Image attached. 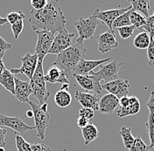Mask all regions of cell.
I'll return each mask as SVG.
<instances>
[{
	"instance_id": "obj_1",
	"label": "cell",
	"mask_w": 154,
	"mask_h": 151,
	"mask_svg": "<svg viewBox=\"0 0 154 151\" xmlns=\"http://www.w3.org/2000/svg\"><path fill=\"white\" fill-rule=\"evenodd\" d=\"M29 22L34 32L48 31L54 35L55 32L67 31L66 18L57 0L48 1L46 7L40 11L32 10Z\"/></svg>"
},
{
	"instance_id": "obj_2",
	"label": "cell",
	"mask_w": 154,
	"mask_h": 151,
	"mask_svg": "<svg viewBox=\"0 0 154 151\" xmlns=\"http://www.w3.org/2000/svg\"><path fill=\"white\" fill-rule=\"evenodd\" d=\"M86 53L87 49L84 47L83 40L77 38L76 43L75 45L67 48V50L58 55L57 59L54 64L60 66L66 72L68 78L73 76L74 71L79 63L85 59Z\"/></svg>"
},
{
	"instance_id": "obj_3",
	"label": "cell",
	"mask_w": 154,
	"mask_h": 151,
	"mask_svg": "<svg viewBox=\"0 0 154 151\" xmlns=\"http://www.w3.org/2000/svg\"><path fill=\"white\" fill-rule=\"evenodd\" d=\"M45 81V74L43 69V62H38L32 78L30 80V87L32 95L35 96L40 105L46 103L50 97Z\"/></svg>"
},
{
	"instance_id": "obj_4",
	"label": "cell",
	"mask_w": 154,
	"mask_h": 151,
	"mask_svg": "<svg viewBox=\"0 0 154 151\" xmlns=\"http://www.w3.org/2000/svg\"><path fill=\"white\" fill-rule=\"evenodd\" d=\"M32 107L34 118V129L37 131V136L40 140H44L46 130L50 122V114L48 113V106L47 103L38 106L32 101H29Z\"/></svg>"
},
{
	"instance_id": "obj_5",
	"label": "cell",
	"mask_w": 154,
	"mask_h": 151,
	"mask_svg": "<svg viewBox=\"0 0 154 151\" xmlns=\"http://www.w3.org/2000/svg\"><path fill=\"white\" fill-rule=\"evenodd\" d=\"M122 66L123 63H119L117 60H112L109 63L100 66V69L98 72L92 71L89 73V74L96 77L99 81L101 80H103L106 83H109L119 79L118 73Z\"/></svg>"
},
{
	"instance_id": "obj_6",
	"label": "cell",
	"mask_w": 154,
	"mask_h": 151,
	"mask_svg": "<svg viewBox=\"0 0 154 151\" xmlns=\"http://www.w3.org/2000/svg\"><path fill=\"white\" fill-rule=\"evenodd\" d=\"M99 24L100 21L96 18H93L92 16L88 19L81 18L78 21H75L74 23V26L78 32V38H81L83 41L86 39H93L96 33V27Z\"/></svg>"
},
{
	"instance_id": "obj_7",
	"label": "cell",
	"mask_w": 154,
	"mask_h": 151,
	"mask_svg": "<svg viewBox=\"0 0 154 151\" xmlns=\"http://www.w3.org/2000/svg\"><path fill=\"white\" fill-rule=\"evenodd\" d=\"M35 32L38 36L37 45L35 47V53L38 55V62H43L45 57L49 53L53 45L54 35L51 32L43 30L35 31Z\"/></svg>"
},
{
	"instance_id": "obj_8",
	"label": "cell",
	"mask_w": 154,
	"mask_h": 151,
	"mask_svg": "<svg viewBox=\"0 0 154 151\" xmlns=\"http://www.w3.org/2000/svg\"><path fill=\"white\" fill-rule=\"evenodd\" d=\"M19 60L22 62L20 68H11L10 72L12 74H25L31 80L34 74L36 67L38 65V55L36 53L31 54L26 53L25 56L19 57Z\"/></svg>"
},
{
	"instance_id": "obj_9",
	"label": "cell",
	"mask_w": 154,
	"mask_h": 151,
	"mask_svg": "<svg viewBox=\"0 0 154 151\" xmlns=\"http://www.w3.org/2000/svg\"><path fill=\"white\" fill-rule=\"evenodd\" d=\"M132 7L130 6V7H126V8H118V9L108 10V11H100L99 9H96V11L92 14V17L102 21L109 27V32H114V31L112 29V25H113L114 21L118 17H120L124 13L127 12Z\"/></svg>"
},
{
	"instance_id": "obj_10",
	"label": "cell",
	"mask_w": 154,
	"mask_h": 151,
	"mask_svg": "<svg viewBox=\"0 0 154 151\" xmlns=\"http://www.w3.org/2000/svg\"><path fill=\"white\" fill-rule=\"evenodd\" d=\"M75 37L74 33H69L67 31L58 32L57 35L54 36L53 45L48 53L59 55L67 48L73 46V38Z\"/></svg>"
},
{
	"instance_id": "obj_11",
	"label": "cell",
	"mask_w": 154,
	"mask_h": 151,
	"mask_svg": "<svg viewBox=\"0 0 154 151\" xmlns=\"http://www.w3.org/2000/svg\"><path fill=\"white\" fill-rule=\"evenodd\" d=\"M73 77L77 81L80 86H82L84 90H86L87 93H91L95 95H101L103 88L102 85L100 84V81L91 74L88 75H78L73 74Z\"/></svg>"
},
{
	"instance_id": "obj_12",
	"label": "cell",
	"mask_w": 154,
	"mask_h": 151,
	"mask_svg": "<svg viewBox=\"0 0 154 151\" xmlns=\"http://www.w3.org/2000/svg\"><path fill=\"white\" fill-rule=\"evenodd\" d=\"M0 126H5L13 129L22 136L26 131L33 130L34 127L28 126L24 122L19 116H6L0 113Z\"/></svg>"
},
{
	"instance_id": "obj_13",
	"label": "cell",
	"mask_w": 154,
	"mask_h": 151,
	"mask_svg": "<svg viewBox=\"0 0 154 151\" xmlns=\"http://www.w3.org/2000/svg\"><path fill=\"white\" fill-rule=\"evenodd\" d=\"M102 88L107 90L109 94L115 95L118 99L127 96L130 90V83L127 80L117 79L114 81L102 85Z\"/></svg>"
},
{
	"instance_id": "obj_14",
	"label": "cell",
	"mask_w": 154,
	"mask_h": 151,
	"mask_svg": "<svg viewBox=\"0 0 154 151\" xmlns=\"http://www.w3.org/2000/svg\"><path fill=\"white\" fill-rule=\"evenodd\" d=\"M98 50L101 53H107L118 47V42L114 32H105L97 36Z\"/></svg>"
},
{
	"instance_id": "obj_15",
	"label": "cell",
	"mask_w": 154,
	"mask_h": 151,
	"mask_svg": "<svg viewBox=\"0 0 154 151\" xmlns=\"http://www.w3.org/2000/svg\"><path fill=\"white\" fill-rule=\"evenodd\" d=\"M45 81L52 84L60 83L61 85L69 84V80L67 78L66 72L55 64H53L48 68V74L45 75Z\"/></svg>"
},
{
	"instance_id": "obj_16",
	"label": "cell",
	"mask_w": 154,
	"mask_h": 151,
	"mask_svg": "<svg viewBox=\"0 0 154 151\" xmlns=\"http://www.w3.org/2000/svg\"><path fill=\"white\" fill-rule=\"evenodd\" d=\"M76 101L84 108H89L94 111L99 110V101L100 99L98 95L91 93H82L76 91L75 94Z\"/></svg>"
},
{
	"instance_id": "obj_17",
	"label": "cell",
	"mask_w": 154,
	"mask_h": 151,
	"mask_svg": "<svg viewBox=\"0 0 154 151\" xmlns=\"http://www.w3.org/2000/svg\"><path fill=\"white\" fill-rule=\"evenodd\" d=\"M109 61H110L109 58L103 59H98V60H87V59H83L75 67L73 74L88 75L89 73L93 71V69H95L97 66H102L104 63H107Z\"/></svg>"
},
{
	"instance_id": "obj_18",
	"label": "cell",
	"mask_w": 154,
	"mask_h": 151,
	"mask_svg": "<svg viewBox=\"0 0 154 151\" xmlns=\"http://www.w3.org/2000/svg\"><path fill=\"white\" fill-rule=\"evenodd\" d=\"M32 95L30 81L20 80L19 79L15 78V95L16 99L23 103H28L29 97Z\"/></svg>"
},
{
	"instance_id": "obj_19",
	"label": "cell",
	"mask_w": 154,
	"mask_h": 151,
	"mask_svg": "<svg viewBox=\"0 0 154 151\" xmlns=\"http://www.w3.org/2000/svg\"><path fill=\"white\" fill-rule=\"evenodd\" d=\"M119 105V99L111 94L103 95L99 101V111L100 113L107 114L114 112L116 107Z\"/></svg>"
},
{
	"instance_id": "obj_20",
	"label": "cell",
	"mask_w": 154,
	"mask_h": 151,
	"mask_svg": "<svg viewBox=\"0 0 154 151\" xmlns=\"http://www.w3.org/2000/svg\"><path fill=\"white\" fill-rule=\"evenodd\" d=\"M139 110H140V102L138 99L135 96H131L129 104L125 107H119L116 111V115L120 118H124L130 115H135L138 113Z\"/></svg>"
},
{
	"instance_id": "obj_21",
	"label": "cell",
	"mask_w": 154,
	"mask_h": 151,
	"mask_svg": "<svg viewBox=\"0 0 154 151\" xmlns=\"http://www.w3.org/2000/svg\"><path fill=\"white\" fill-rule=\"evenodd\" d=\"M0 85L3 86L12 95H15V77L10 72V70L5 69L0 74Z\"/></svg>"
},
{
	"instance_id": "obj_22",
	"label": "cell",
	"mask_w": 154,
	"mask_h": 151,
	"mask_svg": "<svg viewBox=\"0 0 154 151\" xmlns=\"http://www.w3.org/2000/svg\"><path fill=\"white\" fill-rule=\"evenodd\" d=\"M82 136L84 139L85 145H88L89 143L94 142L100 135L97 128L93 123H89L85 128H82Z\"/></svg>"
},
{
	"instance_id": "obj_23",
	"label": "cell",
	"mask_w": 154,
	"mask_h": 151,
	"mask_svg": "<svg viewBox=\"0 0 154 151\" xmlns=\"http://www.w3.org/2000/svg\"><path fill=\"white\" fill-rule=\"evenodd\" d=\"M132 9L142 14L145 19L150 17L149 8H150V1L149 0H129Z\"/></svg>"
},
{
	"instance_id": "obj_24",
	"label": "cell",
	"mask_w": 154,
	"mask_h": 151,
	"mask_svg": "<svg viewBox=\"0 0 154 151\" xmlns=\"http://www.w3.org/2000/svg\"><path fill=\"white\" fill-rule=\"evenodd\" d=\"M72 101V96L67 90L60 89L54 95V102L60 107H67Z\"/></svg>"
},
{
	"instance_id": "obj_25",
	"label": "cell",
	"mask_w": 154,
	"mask_h": 151,
	"mask_svg": "<svg viewBox=\"0 0 154 151\" xmlns=\"http://www.w3.org/2000/svg\"><path fill=\"white\" fill-rule=\"evenodd\" d=\"M151 40L152 39L150 38L149 34L145 32H142L135 37L133 45L135 47L140 49V50L147 49L150 46Z\"/></svg>"
},
{
	"instance_id": "obj_26",
	"label": "cell",
	"mask_w": 154,
	"mask_h": 151,
	"mask_svg": "<svg viewBox=\"0 0 154 151\" xmlns=\"http://www.w3.org/2000/svg\"><path fill=\"white\" fill-rule=\"evenodd\" d=\"M119 134L123 139V142H124L125 149L130 150L132 148L135 142V139H136L131 134V129L127 127H123L119 132Z\"/></svg>"
},
{
	"instance_id": "obj_27",
	"label": "cell",
	"mask_w": 154,
	"mask_h": 151,
	"mask_svg": "<svg viewBox=\"0 0 154 151\" xmlns=\"http://www.w3.org/2000/svg\"><path fill=\"white\" fill-rule=\"evenodd\" d=\"M130 19H131V26H135L137 29L141 28L142 26H144L146 23V19L144 16L140 13H138L137 11H136L134 10H130Z\"/></svg>"
},
{
	"instance_id": "obj_28",
	"label": "cell",
	"mask_w": 154,
	"mask_h": 151,
	"mask_svg": "<svg viewBox=\"0 0 154 151\" xmlns=\"http://www.w3.org/2000/svg\"><path fill=\"white\" fill-rule=\"evenodd\" d=\"M129 26H131V19H130V11H128L127 12L124 13L123 15H121L120 17L116 19L112 25V29L114 30V28L118 29Z\"/></svg>"
},
{
	"instance_id": "obj_29",
	"label": "cell",
	"mask_w": 154,
	"mask_h": 151,
	"mask_svg": "<svg viewBox=\"0 0 154 151\" xmlns=\"http://www.w3.org/2000/svg\"><path fill=\"white\" fill-rule=\"evenodd\" d=\"M140 31H144L150 36L151 39H154V15L152 14L148 19H146V23L144 26L139 29Z\"/></svg>"
},
{
	"instance_id": "obj_30",
	"label": "cell",
	"mask_w": 154,
	"mask_h": 151,
	"mask_svg": "<svg viewBox=\"0 0 154 151\" xmlns=\"http://www.w3.org/2000/svg\"><path fill=\"white\" fill-rule=\"evenodd\" d=\"M25 19H26V15L21 11L10 12L9 14H7V18H6L7 22L9 24H11V26H12L13 24L17 23L19 20H24Z\"/></svg>"
},
{
	"instance_id": "obj_31",
	"label": "cell",
	"mask_w": 154,
	"mask_h": 151,
	"mask_svg": "<svg viewBox=\"0 0 154 151\" xmlns=\"http://www.w3.org/2000/svg\"><path fill=\"white\" fill-rule=\"evenodd\" d=\"M16 147L19 151H31V144L26 142L23 136L16 134L15 136Z\"/></svg>"
},
{
	"instance_id": "obj_32",
	"label": "cell",
	"mask_w": 154,
	"mask_h": 151,
	"mask_svg": "<svg viewBox=\"0 0 154 151\" xmlns=\"http://www.w3.org/2000/svg\"><path fill=\"white\" fill-rule=\"evenodd\" d=\"M149 147L145 144L144 141L141 139L140 136H137L135 139V142L132 146V148L130 149V151H149Z\"/></svg>"
},
{
	"instance_id": "obj_33",
	"label": "cell",
	"mask_w": 154,
	"mask_h": 151,
	"mask_svg": "<svg viewBox=\"0 0 154 151\" xmlns=\"http://www.w3.org/2000/svg\"><path fill=\"white\" fill-rule=\"evenodd\" d=\"M154 119L148 117V122L146 123V128H147V131L149 134V137H150V142L151 144L149 146V149H153L154 148Z\"/></svg>"
},
{
	"instance_id": "obj_34",
	"label": "cell",
	"mask_w": 154,
	"mask_h": 151,
	"mask_svg": "<svg viewBox=\"0 0 154 151\" xmlns=\"http://www.w3.org/2000/svg\"><path fill=\"white\" fill-rule=\"evenodd\" d=\"M135 29L136 27L133 26H125V27H121V28H118V32H119V35L122 39H127V38H131L134 32Z\"/></svg>"
},
{
	"instance_id": "obj_35",
	"label": "cell",
	"mask_w": 154,
	"mask_h": 151,
	"mask_svg": "<svg viewBox=\"0 0 154 151\" xmlns=\"http://www.w3.org/2000/svg\"><path fill=\"white\" fill-rule=\"evenodd\" d=\"M23 28H24V20H19L17 23H15L11 26V31H12V33L14 35L15 39L19 38L20 33L23 31Z\"/></svg>"
},
{
	"instance_id": "obj_36",
	"label": "cell",
	"mask_w": 154,
	"mask_h": 151,
	"mask_svg": "<svg viewBox=\"0 0 154 151\" xmlns=\"http://www.w3.org/2000/svg\"><path fill=\"white\" fill-rule=\"evenodd\" d=\"M94 116H95V111L92 110V109L82 107L79 111V117H83V118H85L89 122L93 119Z\"/></svg>"
},
{
	"instance_id": "obj_37",
	"label": "cell",
	"mask_w": 154,
	"mask_h": 151,
	"mask_svg": "<svg viewBox=\"0 0 154 151\" xmlns=\"http://www.w3.org/2000/svg\"><path fill=\"white\" fill-rule=\"evenodd\" d=\"M147 56H148V63L149 66H154V39L151 40L150 46L147 48Z\"/></svg>"
},
{
	"instance_id": "obj_38",
	"label": "cell",
	"mask_w": 154,
	"mask_h": 151,
	"mask_svg": "<svg viewBox=\"0 0 154 151\" xmlns=\"http://www.w3.org/2000/svg\"><path fill=\"white\" fill-rule=\"evenodd\" d=\"M11 47H12V46L0 36V58L1 59H3V57L5 56V52L7 50L11 49Z\"/></svg>"
},
{
	"instance_id": "obj_39",
	"label": "cell",
	"mask_w": 154,
	"mask_h": 151,
	"mask_svg": "<svg viewBox=\"0 0 154 151\" xmlns=\"http://www.w3.org/2000/svg\"><path fill=\"white\" fill-rule=\"evenodd\" d=\"M48 1L47 0H32L31 5L32 7V10L40 11L46 7V5H48Z\"/></svg>"
},
{
	"instance_id": "obj_40",
	"label": "cell",
	"mask_w": 154,
	"mask_h": 151,
	"mask_svg": "<svg viewBox=\"0 0 154 151\" xmlns=\"http://www.w3.org/2000/svg\"><path fill=\"white\" fill-rule=\"evenodd\" d=\"M146 106H147L149 112H150L148 117H151V118L154 119V91L151 92V96L149 98V101L146 103Z\"/></svg>"
},
{
	"instance_id": "obj_41",
	"label": "cell",
	"mask_w": 154,
	"mask_h": 151,
	"mask_svg": "<svg viewBox=\"0 0 154 151\" xmlns=\"http://www.w3.org/2000/svg\"><path fill=\"white\" fill-rule=\"evenodd\" d=\"M31 151H52L51 149L43 143H32L31 144Z\"/></svg>"
},
{
	"instance_id": "obj_42",
	"label": "cell",
	"mask_w": 154,
	"mask_h": 151,
	"mask_svg": "<svg viewBox=\"0 0 154 151\" xmlns=\"http://www.w3.org/2000/svg\"><path fill=\"white\" fill-rule=\"evenodd\" d=\"M7 134L6 129L0 128V148H5L6 142H5V135Z\"/></svg>"
},
{
	"instance_id": "obj_43",
	"label": "cell",
	"mask_w": 154,
	"mask_h": 151,
	"mask_svg": "<svg viewBox=\"0 0 154 151\" xmlns=\"http://www.w3.org/2000/svg\"><path fill=\"white\" fill-rule=\"evenodd\" d=\"M89 123H90V122L88 121L85 118H83V117H79L78 120H77V126H78L79 128H85V127L88 126Z\"/></svg>"
},
{
	"instance_id": "obj_44",
	"label": "cell",
	"mask_w": 154,
	"mask_h": 151,
	"mask_svg": "<svg viewBox=\"0 0 154 151\" xmlns=\"http://www.w3.org/2000/svg\"><path fill=\"white\" fill-rule=\"evenodd\" d=\"M5 64H4V61H3V59L0 58V74L5 70Z\"/></svg>"
},
{
	"instance_id": "obj_45",
	"label": "cell",
	"mask_w": 154,
	"mask_h": 151,
	"mask_svg": "<svg viewBox=\"0 0 154 151\" xmlns=\"http://www.w3.org/2000/svg\"><path fill=\"white\" fill-rule=\"evenodd\" d=\"M6 23H8V22H7V19L0 17V26H3V25H5V24H6Z\"/></svg>"
},
{
	"instance_id": "obj_46",
	"label": "cell",
	"mask_w": 154,
	"mask_h": 151,
	"mask_svg": "<svg viewBox=\"0 0 154 151\" xmlns=\"http://www.w3.org/2000/svg\"><path fill=\"white\" fill-rule=\"evenodd\" d=\"M26 116L29 117V118H32V117H33V112H32V110H29L26 112Z\"/></svg>"
},
{
	"instance_id": "obj_47",
	"label": "cell",
	"mask_w": 154,
	"mask_h": 151,
	"mask_svg": "<svg viewBox=\"0 0 154 151\" xmlns=\"http://www.w3.org/2000/svg\"><path fill=\"white\" fill-rule=\"evenodd\" d=\"M68 87H69V84H64V85H61L60 89L61 90H67L68 91Z\"/></svg>"
},
{
	"instance_id": "obj_48",
	"label": "cell",
	"mask_w": 154,
	"mask_h": 151,
	"mask_svg": "<svg viewBox=\"0 0 154 151\" xmlns=\"http://www.w3.org/2000/svg\"><path fill=\"white\" fill-rule=\"evenodd\" d=\"M0 151H5V148H0Z\"/></svg>"
},
{
	"instance_id": "obj_49",
	"label": "cell",
	"mask_w": 154,
	"mask_h": 151,
	"mask_svg": "<svg viewBox=\"0 0 154 151\" xmlns=\"http://www.w3.org/2000/svg\"><path fill=\"white\" fill-rule=\"evenodd\" d=\"M153 127H154V123H153Z\"/></svg>"
},
{
	"instance_id": "obj_50",
	"label": "cell",
	"mask_w": 154,
	"mask_h": 151,
	"mask_svg": "<svg viewBox=\"0 0 154 151\" xmlns=\"http://www.w3.org/2000/svg\"><path fill=\"white\" fill-rule=\"evenodd\" d=\"M153 82H154V79H153Z\"/></svg>"
}]
</instances>
